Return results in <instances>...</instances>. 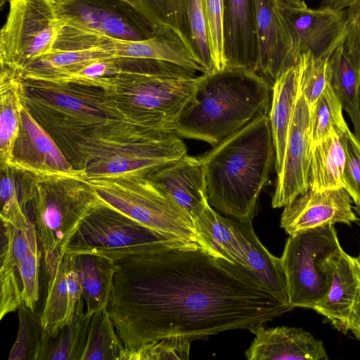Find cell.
<instances>
[{
  "label": "cell",
  "mask_w": 360,
  "mask_h": 360,
  "mask_svg": "<svg viewBox=\"0 0 360 360\" xmlns=\"http://www.w3.org/2000/svg\"><path fill=\"white\" fill-rule=\"evenodd\" d=\"M191 341L170 337L150 342L122 352L121 360H184L189 359Z\"/></svg>",
  "instance_id": "36"
},
{
  "label": "cell",
  "mask_w": 360,
  "mask_h": 360,
  "mask_svg": "<svg viewBox=\"0 0 360 360\" xmlns=\"http://www.w3.org/2000/svg\"><path fill=\"white\" fill-rule=\"evenodd\" d=\"M356 260L358 266H359V270H360V253H359V256L357 257H356Z\"/></svg>",
  "instance_id": "49"
},
{
  "label": "cell",
  "mask_w": 360,
  "mask_h": 360,
  "mask_svg": "<svg viewBox=\"0 0 360 360\" xmlns=\"http://www.w3.org/2000/svg\"><path fill=\"white\" fill-rule=\"evenodd\" d=\"M356 206L354 207V211L360 217V199L354 201Z\"/></svg>",
  "instance_id": "48"
},
{
  "label": "cell",
  "mask_w": 360,
  "mask_h": 360,
  "mask_svg": "<svg viewBox=\"0 0 360 360\" xmlns=\"http://www.w3.org/2000/svg\"><path fill=\"white\" fill-rule=\"evenodd\" d=\"M358 67L360 70V54H359V59H358Z\"/></svg>",
  "instance_id": "51"
},
{
  "label": "cell",
  "mask_w": 360,
  "mask_h": 360,
  "mask_svg": "<svg viewBox=\"0 0 360 360\" xmlns=\"http://www.w3.org/2000/svg\"><path fill=\"white\" fill-rule=\"evenodd\" d=\"M328 59L309 51L299 56L300 89L310 108L329 84Z\"/></svg>",
  "instance_id": "35"
},
{
  "label": "cell",
  "mask_w": 360,
  "mask_h": 360,
  "mask_svg": "<svg viewBox=\"0 0 360 360\" xmlns=\"http://www.w3.org/2000/svg\"><path fill=\"white\" fill-rule=\"evenodd\" d=\"M343 136L346 161L342 184L354 202L360 199V143L348 127L345 130Z\"/></svg>",
  "instance_id": "41"
},
{
  "label": "cell",
  "mask_w": 360,
  "mask_h": 360,
  "mask_svg": "<svg viewBox=\"0 0 360 360\" xmlns=\"http://www.w3.org/2000/svg\"><path fill=\"white\" fill-rule=\"evenodd\" d=\"M188 243H193L159 233L102 205L83 220L60 251L72 255H94L117 262L129 256Z\"/></svg>",
  "instance_id": "10"
},
{
  "label": "cell",
  "mask_w": 360,
  "mask_h": 360,
  "mask_svg": "<svg viewBox=\"0 0 360 360\" xmlns=\"http://www.w3.org/2000/svg\"><path fill=\"white\" fill-rule=\"evenodd\" d=\"M300 92L297 63L282 72L272 83L269 112L275 150V169L278 174L283 167L289 129Z\"/></svg>",
  "instance_id": "26"
},
{
  "label": "cell",
  "mask_w": 360,
  "mask_h": 360,
  "mask_svg": "<svg viewBox=\"0 0 360 360\" xmlns=\"http://www.w3.org/2000/svg\"><path fill=\"white\" fill-rule=\"evenodd\" d=\"M18 332L9 360H39L43 346L44 330L41 315L24 303L18 309Z\"/></svg>",
  "instance_id": "34"
},
{
  "label": "cell",
  "mask_w": 360,
  "mask_h": 360,
  "mask_svg": "<svg viewBox=\"0 0 360 360\" xmlns=\"http://www.w3.org/2000/svg\"><path fill=\"white\" fill-rule=\"evenodd\" d=\"M124 350L107 308L93 314L81 360H121Z\"/></svg>",
  "instance_id": "32"
},
{
  "label": "cell",
  "mask_w": 360,
  "mask_h": 360,
  "mask_svg": "<svg viewBox=\"0 0 360 360\" xmlns=\"http://www.w3.org/2000/svg\"><path fill=\"white\" fill-rule=\"evenodd\" d=\"M344 131H334L311 148L308 188L323 190L343 187L342 174L346 161Z\"/></svg>",
  "instance_id": "29"
},
{
  "label": "cell",
  "mask_w": 360,
  "mask_h": 360,
  "mask_svg": "<svg viewBox=\"0 0 360 360\" xmlns=\"http://www.w3.org/2000/svg\"><path fill=\"white\" fill-rule=\"evenodd\" d=\"M107 307L124 349L264 325L292 309L242 265L198 243L117 261Z\"/></svg>",
  "instance_id": "1"
},
{
  "label": "cell",
  "mask_w": 360,
  "mask_h": 360,
  "mask_svg": "<svg viewBox=\"0 0 360 360\" xmlns=\"http://www.w3.org/2000/svg\"><path fill=\"white\" fill-rule=\"evenodd\" d=\"M88 177L128 172L146 174L187 154L174 133L155 131L132 120L117 119L101 127L79 146Z\"/></svg>",
  "instance_id": "5"
},
{
  "label": "cell",
  "mask_w": 360,
  "mask_h": 360,
  "mask_svg": "<svg viewBox=\"0 0 360 360\" xmlns=\"http://www.w3.org/2000/svg\"><path fill=\"white\" fill-rule=\"evenodd\" d=\"M350 330L360 340V295L352 315Z\"/></svg>",
  "instance_id": "45"
},
{
  "label": "cell",
  "mask_w": 360,
  "mask_h": 360,
  "mask_svg": "<svg viewBox=\"0 0 360 360\" xmlns=\"http://www.w3.org/2000/svg\"><path fill=\"white\" fill-rule=\"evenodd\" d=\"M271 92L268 79L248 69L202 73L193 98L176 120L174 134L214 146L255 117L269 114Z\"/></svg>",
  "instance_id": "3"
},
{
  "label": "cell",
  "mask_w": 360,
  "mask_h": 360,
  "mask_svg": "<svg viewBox=\"0 0 360 360\" xmlns=\"http://www.w3.org/2000/svg\"><path fill=\"white\" fill-rule=\"evenodd\" d=\"M347 35L345 49L358 66L360 54V0L355 1L345 10Z\"/></svg>",
  "instance_id": "43"
},
{
  "label": "cell",
  "mask_w": 360,
  "mask_h": 360,
  "mask_svg": "<svg viewBox=\"0 0 360 360\" xmlns=\"http://www.w3.org/2000/svg\"><path fill=\"white\" fill-rule=\"evenodd\" d=\"M200 158L210 206L232 219L252 221L275 162L269 114L255 117Z\"/></svg>",
  "instance_id": "2"
},
{
  "label": "cell",
  "mask_w": 360,
  "mask_h": 360,
  "mask_svg": "<svg viewBox=\"0 0 360 360\" xmlns=\"http://www.w3.org/2000/svg\"><path fill=\"white\" fill-rule=\"evenodd\" d=\"M154 29L176 32L205 73L214 71L202 0H131Z\"/></svg>",
  "instance_id": "15"
},
{
  "label": "cell",
  "mask_w": 360,
  "mask_h": 360,
  "mask_svg": "<svg viewBox=\"0 0 360 360\" xmlns=\"http://www.w3.org/2000/svg\"><path fill=\"white\" fill-rule=\"evenodd\" d=\"M82 297L77 302L72 321L53 337L44 335L39 360H81L83 355L90 318L84 309Z\"/></svg>",
  "instance_id": "30"
},
{
  "label": "cell",
  "mask_w": 360,
  "mask_h": 360,
  "mask_svg": "<svg viewBox=\"0 0 360 360\" xmlns=\"http://www.w3.org/2000/svg\"><path fill=\"white\" fill-rule=\"evenodd\" d=\"M342 104L328 84L310 108L311 148L334 131H343L347 127L342 115Z\"/></svg>",
  "instance_id": "33"
},
{
  "label": "cell",
  "mask_w": 360,
  "mask_h": 360,
  "mask_svg": "<svg viewBox=\"0 0 360 360\" xmlns=\"http://www.w3.org/2000/svg\"><path fill=\"white\" fill-rule=\"evenodd\" d=\"M65 25L125 40L150 38L154 28L131 0H53Z\"/></svg>",
  "instance_id": "14"
},
{
  "label": "cell",
  "mask_w": 360,
  "mask_h": 360,
  "mask_svg": "<svg viewBox=\"0 0 360 360\" xmlns=\"http://www.w3.org/2000/svg\"><path fill=\"white\" fill-rule=\"evenodd\" d=\"M11 169L34 174H75L84 169L75 167L25 105L16 139Z\"/></svg>",
  "instance_id": "20"
},
{
  "label": "cell",
  "mask_w": 360,
  "mask_h": 360,
  "mask_svg": "<svg viewBox=\"0 0 360 360\" xmlns=\"http://www.w3.org/2000/svg\"><path fill=\"white\" fill-rule=\"evenodd\" d=\"M52 50L96 51L113 57L160 60L195 71L200 69L178 34L168 28H155L150 38L132 41L112 38L64 24Z\"/></svg>",
  "instance_id": "13"
},
{
  "label": "cell",
  "mask_w": 360,
  "mask_h": 360,
  "mask_svg": "<svg viewBox=\"0 0 360 360\" xmlns=\"http://www.w3.org/2000/svg\"><path fill=\"white\" fill-rule=\"evenodd\" d=\"M209 45L214 71L226 68L224 55V0H202Z\"/></svg>",
  "instance_id": "38"
},
{
  "label": "cell",
  "mask_w": 360,
  "mask_h": 360,
  "mask_svg": "<svg viewBox=\"0 0 360 360\" xmlns=\"http://www.w3.org/2000/svg\"><path fill=\"white\" fill-rule=\"evenodd\" d=\"M26 94L22 77L17 70L1 67L0 74V168H11Z\"/></svg>",
  "instance_id": "25"
},
{
  "label": "cell",
  "mask_w": 360,
  "mask_h": 360,
  "mask_svg": "<svg viewBox=\"0 0 360 360\" xmlns=\"http://www.w3.org/2000/svg\"><path fill=\"white\" fill-rule=\"evenodd\" d=\"M26 105L34 109L41 120H51L63 136L73 141L77 148L82 141L108 122L118 119L116 105L103 89L77 83L53 82L23 79Z\"/></svg>",
  "instance_id": "8"
},
{
  "label": "cell",
  "mask_w": 360,
  "mask_h": 360,
  "mask_svg": "<svg viewBox=\"0 0 360 360\" xmlns=\"http://www.w3.org/2000/svg\"><path fill=\"white\" fill-rule=\"evenodd\" d=\"M311 110L300 91L292 118L283 167L277 174L271 205L284 207L308 188L311 155Z\"/></svg>",
  "instance_id": "17"
},
{
  "label": "cell",
  "mask_w": 360,
  "mask_h": 360,
  "mask_svg": "<svg viewBox=\"0 0 360 360\" xmlns=\"http://www.w3.org/2000/svg\"><path fill=\"white\" fill-rule=\"evenodd\" d=\"M63 26L53 0H9L0 32L1 67L21 72L52 51Z\"/></svg>",
  "instance_id": "12"
},
{
  "label": "cell",
  "mask_w": 360,
  "mask_h": 360,
  "mask_svg": "<svg viewBox=\"0 0 360 360\" xmlns=\"http://www.w3.org/2000/svg\"><path fill=\"white\" fill-rule=\"evenodd\" d=\"M351 120L354 128L355 137L360 143V103L358 115Z\"/></svg>",
  "instance_id": "46"
},
{
  "label": "cell",
  "mask_w": 360,
  "mask_h": 360,
  "mask_svg": "<svg viewBox=\"0 0 360 360\" xmlns=\"http://www.w3.org/2000/svg\"><path fill=\"white\" fill-rule=\"evenodd\" d=\"M102 204L168 237L196 243L216 256L192 217L141 172L87 178Z\"/></svg>",
  "instance_id": "7"
},
{
  "label": "cell",
  "mask_w": 360,
  "mask_h": 360,
  "mask_svg": "<svg viewBox=\"0 0 360 360\" xmlns=\"http://www.w3.org/2000/svg\"><path fill=\"white\" fill-rule=\"evenodd\" d=\"M255 338L245 352L249 360H326L321 340L299 328L263 325L249 330Z\"/></svg>",
  "instance_id": "22"
},
{
  "label": "cell",
  "mask_w": 360,
  "mask_h": 360,
  "mask_svg": "<svg viewBox=\"0 0 360 360\" xmlns=\"http://www.w3.org/2000/svg\"><path fill=\"white\" fill-rule=\"evenodd\" d=\"M195 72L160 60L122 58L119 72L103 78L101 88L123 117L174 133L177 119L193 98Z\"/></svg>",
  "instance_id": "4"
},
{
  "label": "cell",
  "mask_w": 360,
  "mask_h": 360,
  "mask_svg": "<svg viewBox=\"0 0 360 360\" xmlns=\"http://www.w3.org/2000/svg\"><path fill=\"white\" fill-rule=\"evenodd\" d=\"M46 269L49 280L41 319L44 335L53 337L72 321L74 315L70 307L67 254L60 251Z\"/></svg>",
  "instance_id": "28"
},
{
  "label": "cell",
  "mask_w": 360,
  "mask_h": 360,
  "mask_svg": "<svg viewBox=\"0 0 360 360\" xmlns=\"http://www.w3.org/2000/svg\"><path fill=\"white\" fill-rule=\"evenodd\" d=\"M22 176L20 200L32 202L45 263L70 242L83 220L102 202L83 169L75 174Z\"/></svg>",
  "instance_id": "6"
},
{
  "label": "cell",
  "mask_w": 360,
  "mask_h": 360,
  "mask_svg": "<svg viewBox=\"0 0 360 360\" xmlns=\"http://www.w3.org/2000/svg\"><path fill=\"white\" fill-rule=\"evenodd\" d=\"M329 84L351 120L359 113L360 70L347 53L345 43L328 59Z\"/></svg>",
  "instance_id": "31"
},
{
  "label": "cell",
  "mask_w": 360,
  "mask_h": 360,
  "mask_svg": "<svg viewBox=\"0 0 360 360\" xmlns=\"http://www.w3.org/2000/svg\"><path fill=\"white\" fill-rule=\"evenodd\" d=\"M280 7L298 57L302 53L309 51L316 57L329 58L345 43V10L311 8L307 5L293 6L281 0Z\"/></svg>",
  "instance_id": "16"
},
{
  "label": "cell",
  "mask_w": 360,
  "mask_h": 360,
  "mask_svg": "<svg viewBox=\"0 0 360 360\" xmlns=\"http://www.w3.org/2000/svg\"><path fill=\"white\" fill-rule=\"evenodd\" d=\"M258 49L257 72L273 82L299 57L294 50L280 0H252Z\"/></svg>",
  "instance_id": "18"
},
{
  "label": "cell",
  "mask_w": 360,
  "mask_h": 360,
  "mask_svg": "<svg viewBox=\"0 0 360 360\" xmlns=\"http://www.w3.org/2000/svg\"><path fill=\"white\" fill-rule=\"evenodd\" d=\"M6 0H0V7H1V9H2L4 8V6L6 3Z\"/></svg>",
  "instance_id": "50"
},
{
  "label": "cell",
  "mask_w": 360,
  "mask_h": 360,
  "mask_svg": "<svg viewBox=\"0 0 360 360\" xmlns=\"http://www.w3.org/2000/svg\"><path fill=\"white\" fill-rule=\"evenodd\" d=\"M284 3L293 6H304L307 4L304 0H281Z\"/></svg>",
  "instance_id": "47"
},
{
  "label": "cell",
  "mask_w": 360,
  "mask_h": 360,
  "mask_svg": "<svg viewBox=\"0 0 360 360\" xmlns=\"http://www.w3.org/2000/svg\"><path fill=\"white\" fill-rule=\"evenodd\" d=\"M193 219L198 233L217 257L249 269L269 290L290 304L281 257L273 255L263 245L252 221L222 216L208 202Z\"/></svg>",
  "instance_id": "9"
},
{
  "label": "cell",
  "mask_w": 360,
  "mask_h": 360,
  "mask_svg": "<svg viewBox=\"0 0 360 360\" xmlns=\"http://www.w3.org/2000/svg\"><path fill=\"white\" fill-rule=\"evenodd\" d=\"M355 0H321L319 7L335 11H344Z\"/></svg>",
  "instance_id": "44"
},
{
  "label": "cell",
  "mask_w": 360,
  "mask_h": 360,
  "mask_svg": "<svg viewBox=\"0 0 360 360\" xmlns=\"http://www.w3.org/2000/svg\"><path fill=\"white\" fill-rule=\"evenodd\" d=\"M352 200L344 187L323 190L308 188L284 207L281 227L292 235L327 224L343 223L351 226L358 220L352 209Z\"/></svg>",
  "instance_id": "19"
},
{
  "label": "cell",
  "mask_w": 360,
  "mask_h": 360,
  "mask_svg": "<svg viewBox=\"0 0 360 360\" xmlns=\"http://www.w3.org/2000/svg\"><path fill=\"white\" fill-rule=\"evenodd\" d=\"M37 232L34 235L27 255L17 269L22 282L23 303L34 311L39 298V267L41 257L38 243Z\"/></svg>",
  "instance_id": "40"
},
{
  "label": "cell",
  "mask_w": 360,
  "mask_h": 360,
  "mask_svg": "<svg viewBox=\"0 0 360 360\" xmlns=\"http://www.w3.org/2000/svg\"><path fill=\"white\" fill-rule=\"evenodd\" d=\"M148 176L192 218L208 202L205 171L200 157L186 154Z\"/></svg>",
  "instance_id": "23"
},
{
  "label": "cell",
  "mask_w": 360,
  "mask_h": 360,
  "mask_svg": "<svg viewBox=\"0 0 360 360\" xmlns=\"http://www.w3.org/2000/svg\"><path fill=\"white\" fill-rule=\"evenodd\" d=\"M14 270L0 271V319L18 309L23 303L22 288L20 287Z\"/></svg>",
  "instance_id": "42"
},
{
  "label": "cell",
  "mask_w": 360,
  "mask_h": 360,
  "mask_svg": "<svg viewBox=\"0 0 360 360\" xmlns=\"http://www.w3.org/2000/svg\"><path fill=\"white\" fill-rule=\"evenodd\" d=\"M330 287L314 307L337 330H350L352 315L360 295V270L356 258L344 250L325 262Z\"/></svg>",
  "instance_id": "21"
},
{
  "label": "cell",
  "mask_w": 360,
  "mask_h": 360,
  "mask_svg": "<svg viewBox=\"0 0 360 360\" xmlns=\"http://www.w3.org/2000/svg\"><path fill=\"white\" fill-rule=\"evenodd\" d=\"M6 243L1 254V268L3 270H14L27 255L34 235L37 232L36 225L31 223L25 227H17L11 224H3Z\"/></svg>",
  "instance_id": "37"
},
{
  "label": "cell",
  "mask_w": 360,
  "mask_h": 360,
  "mask_svg": "<svg viewBox=\"0 0 360 360\" xmlns=\"http://www.w3.org/2000/svg\"><path fill=\"white\" fill-rule=\"evenodd\" d=\"M289 236L281 259L290 304L292 308L313 309L330 287V280L325 262L343 249L333 224Z\"/></svg>",
  "instance_id": "11"
},
{
  "label": "cell",
  "mask_w": 360,
  "mask_h": 360,
  "mask_svg": "<svg viewBox=\"0 0 360 360\" xmlns=\"http://www.w3.org/2000/svg\"><path fill=\"white\" fill-rule=\"evenodd\" d=\"M224 39L226 68L257 72L258 49L252 0H224Z\"/></svg>",
  "instance_id": "24"
},
{
  "label": "cell",
  "mask_w": 360,
  "mask_h": 360,
  "mask_svg": "<svg viewBox=\"0 0 360 360\" xmlns=\"http://www.w3.org/2000/svg\"><path fill=\"white\" fill-rule=\"evenodd\" d=\"M11 168L1 169L0 186L1 219L3 224L25 227L32 221L25 214L18 193L14 174Z\"/></svg>",
  "instance_id": "39"
},
{
  "label": "cell",
  "mask_w": 360,
  "mask_h": 360,
  "mask_svg": "<svg viewBox=\"0 0 360 360\" xmlns=\"http://www.w3.org/2000/svg\"><path fill=\"white\" fill-rule=\"evenodd\" d=\"M74 256L86 314L92 315L106 309L111 297L118 263L94 255Z\"/></svg>",
  "instance_id": "27"
}]
</instances>
